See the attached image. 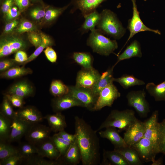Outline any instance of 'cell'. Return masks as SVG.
I'll list each match as a JSON object with an SVG mask.
<instances>
[{"label":"cell","instance_id":"6da1fadb","mask_svg":"<svg viewBox=\"0 0 165 165\" xmlns=\"http://www.w3.org/2000/svg\"><path fill=\"white\" fill-rule=\"evenodd\" d=\"M75 119V134L81 156L83 165H97L100 160L99 140L91 126L77 116Z\"/></svg>","mask_w":165,"mask_h":165},{"label":"cell","instance_id":"7a4b0ae2","mask_svg":"<svg viewBox=\"0 0 165 165\" xmlns=\"http://www.w3.org/2000/svg\"><path fill=\"white\" fill-rule=\"evenodd\" d=\"M137 119L135 116V112L133 110H113L96 131L97 132L109 127L118 128L119 132L125 131L134 123Z\"/></svg>","mask_w":165,"mask_h":165},{"label":"cell","instance_id":"3957f363","mask_svg":"<svg viewBox=\"0 0 165 165\" xmlns=\"http://www.w3.org/2000/svg\"><path fill=\"white\" fill-rule=\"evenodd\" d=\"M100 14V19L97 26V29L102 34L109 35L115 39H119L124 36L126 29L115 13L105 9Z\"/></svg>","mask_w":165,"mask_h":165},{"label":"cell","instance_id":"277c9868","mask_svg":"<svg viewBox=\"0 0 165 165\" xmlns=\"http://www.w3.org/2000/svg\"><path fill=\"white\" fill-rule=\"evenodd\" d=\"M98 29L91 31L87 40V45L93 51L100 55L108 56L118 48L117 42L104 36Z\"/></svg>","mask_w":165,"mask_h":165},{"label":"cell","instance_id":"5b68a950","mask_svg":"<svg viewBox=\"0 0 165 165\" xmlns=\"http://www.w3.org/2000/svg\"><path fill=\"white\" fill-rule=\"evenodd\" d=\"M28 44L23 38L16 35H6L0 41V57L8 56L18 51L24 50Z\"/></svg>","mask_w":165,"mask_h":165},{"label":"cell","instance_id":"8992f818","mask_svg":"<svg viewBox=\"0 0 165 165\" xmlns=\"http://www.w3.org/2000/svg\"><path fill=\"white\" fill-rule=\"evenodd\" d=\"M145 96L144 90H132L126 95L128 105L133 107L141 118L147 117L150 112L149 105L145 99Z\"/></svg>","mask_w":165,"mask_h":165},{"label":"cell","instance_id":"52a82bcc","mask_svg":"<svg viewBox=\"0 0 165 165\" xmlns=\"http://www.w3.org/2000/svg\"><path fill=\"white\" fill-rule=\"evenodd\" d=\"M68 94L75 98L84 105V108L93 111L98 96L95 95L91 89L75 86H69Z\"/></svg>","mask_w":165,"mask_h":165},{"label":"cell","instance_id":"ba28073f","mask_svg":"<svg viewBox=\"0 0 165 165\" xmlns=\"http://www.w3.org/2000/svg\"><path fill=\"white\" fill-rule=\"evenodd\" d=\"M131 1L133 6V15L128 21L127 26L130 33L124 46L136 34L141 32L149 31L159 35L161 34L159 30L151 29L144 24L140 18L136 0H131Z\"/></svg>","mask_w":165,"mask_h":165},{"label":"cell","instance_id":"9c48e42d","mask_svg":"<svg viewBox=\"0 0 165 165\" xmlns=\"http://www.w3.org/2000/svg\"><path fill=\"white\" fill-rule=\"evenodd\" d=\"M131 146L137 152L142 160L145 162H153L156 155L159 153L154 143L145 137Z\"/></svg>","mask_w":165,"mask_h":165},{"label":"cell","instance_id":"30bf717a","mask_svg":"<svg viewBox=\"0 0 165 165\" xmlns=\"http://www.w3.org/2000/svg\"><path fill=\"white\" fill-rule=\"evenodd\" d=\"M120 96V93L113 82L111 83L100 92L93 111L100 110L106 106L111 107L114 101Z\"/></svg>","mask_w":165,"mask_h":165},{"label":"cell","instance_id":"8fae6325","mask_svg":"<svg viewBox=\"0 0 165 165\" xmlns=\"http://www.w3.org/2000/svg\"><path fill=\"white\" fill-rule=\"evenodd\" d=\"M52 131L49 127L36 123L32 125L24 136L27 141L37 146L50 138Z\"/></svg>","mask_w":165,"mask_h":165},{"label":"cell","instance_id":"7c38bea8","mask_svg":"<svg viewBox=\"0 0 165 165\" xmlns=\"http://www.w3.org/2000/svg\"><path fill=\"white\" fill-rule=\"evenodd\" d=\"M101 75L94 68L82 69L78 72L75 86L91 89L97 82Z\"/></svg>","mask_w":165,"mask_h":165},{"label":"cell","instance_id":"4fadbf2b","mask_svg":"<svg viewBox=\"0 0 165 165\" xmlns=\"http://www.w3.org/2000/svg\"><path fill=\"white\" fill-rule=\"evenodd\" d=\"M145 130V124L138 119L125 131L123 138L126 144L132 146L144 137Z\"/></svg>","mask_w":165,"mask_h":165},{"label":"cell","instance_id":"5bb4252c","mask_svg":"<svg viewBox=\"0 0 165 165\" xmlns=\"http://www.w3.org/2000/svg\"><path fill=\"white\" fill-rule=\"evenodd\" d=\"M33 124L22 119L16 116L12 120L11 132L7 142L10 143L20 140L25 136Z\"/></svg>","mask_w":165,"mask_h":165},{"label":"cell","instance_id":"9a60e30c","mask_svg":"<svg viewBox=\"0 0 165 165\" xmlns=\"http://www.w3.org/2000/svg\"><path fill=\"white\" fill-rule=\"evenodd\" d=\"M52 105L53 111L56 112L74 107H84L81 102L68 94L60 97H55L52 100Z\"/></svg>","mask_w":165,"mask_h":165},{"label":"cell","instance_id":"2e32d148","mask_svg":"<svg viewBox=\"0 0 165 165\" xmlns=\"http://www.w3.org/2000/svg\"><path fill=\"white\" fill-rule=\"evenodd\" d=\"M158 115V111L155 110L151 116L144 122L145 130L143 137L151 141L159 150L157 142Z\"/></svg>","mask_w":165,"mask_h":165},{"label":"cell","instance_id":"e0dca14e","mask_svg":"<svg viewBox=\"0 0 165 165\" xmlns=\"http://www.w3.org/2000/svg\"><path fill=\"white\" fill-rule=\"evenodd\" d=\"M106 0H71L73 6L72 13L77 10H79L82 16L86 15L96 10V9Z\"/></svg>","mask_w":165,"mask_h":165},{"label":"cell","instance_id":"ac0fdd59","mask_svg":"<svg viewBox=\"0 0 165 165\" xmlns=\"http://www.w3.org/2000/svg\"><path fill=\"white\" fill-rule=\"evenodd\" d=\"M16 114L20 119L32 124L39 123L44 119L41 113L31 106L22 107L16 112Z\"/></svg>","mask_w":165,"mask_h":165},{"label":"cell","instance_id":"d6986e66","mask_svg":"<svg viewBox=\"0 0 165 165\" xmlns=\"http://www.w3.org/2000/svg\"><path fill=\"white\" fill-rule=\"evenodd\" d=\"M37 146L38 154L42 157H46L52 160H57L61 157L51 137Z\"/></svg>","mask_w":165,"mask_h":165},{"label":"cell","instance_id":"ffe728a7","mask_svg":"<svg viewBox=\"0 0 165 165\" xmlns=\"http://www.w3.org/2000/svg\"><path fill=\"white\" fill-rule=\"evenodd\" d=\"M119 130H117L116 128L109 127L105 128L104 130L99 131L98 134L101 138L109 140L114 148L127 146L123 138L119 134Z\"/></svg>","mask_w":165,"mask_h":165},{"label":"cell","instance_id":"44dd1931","mask_svg":"<svg viewBox=\"0 0 165 165\" xmlns=\"http://www.w3.org/2000/svg\"><path fill=\"white\" fill-rule=\"evenodd\" d=\"M63 160H59L61 164L77 165L81 161V156L76 139L72 143L66 154L63 156Z\"/></svg>","mask_w":165,"mask_h":165},{"label":"cell","instance_id":"7402d4cb","mask_svg":"<svg viewBox=\"0 0 165 165\" xmlns=\"http://www.w3.org/2000/svg\"><path fill=\"white\" fill-rule=\"evenodd\" d=\"M47 121L52 131L58 133L64 130L67 125L65 117L60 112L52 114H48L44 117Z\"/></svg>","mask_w":165,"mask_h":165},{"label":"cell","instance_id":"603a6c76","mask_svg":"<svg viewBox=\"0 0 165 165\" xmlns=\"http://www.w3.org/2000/svg\"><path fill=\"white\" fill-rule=\"evenodd\" d=\"M114 150L121 154L130 165H142L143 162L137 152L132 147L127 145L125 147L114 148Z\"/></svg>","mask_w":165,"mask_h":165},{"label":"cell","instance_id":"cb8c5ba5","mask_svg":"<svg viewBox=\"0 0 165 165\" xmlns=\"http://www.w3.org/2000/svg\"><path fill=\"white\" fill-rule=\"evenodd\" d=\"M101 165H130L124 157L115 151L104 150Z\"/></svg>","mask_w":165,"mask_h":165},{"label":"cell","instance_id":"d4e9b609","mask_svg":"<svg viewBox=\"0 0 165 165\" xmlns=\"http://www.w3.org/2000/svg\"><path fill=\"white\" fill-rule=\"evenodd\" d=\"M114 67L108 68L103 72L97 82L91 89L93 93L98 97L100 92L109 84L114 82L113 70Z\"/></svg>","mask_w":165,"mask_h":165},{"label":"cell","instance_id":"484cf974","mask_svg":"<svg viewBox=\"0 0 165 165\" xmlns=\"http://www.w3.org/2000/svg\"><path fill=\"white\" fill-rule=\"evenodd\" d=\"M142 53L140 43L137 40L133 41L126 49L125 50L117 57V61L113 65L115 66L120 61L133 57L141 58Z\"/></svg>","mask_w":165,"mask_h":165},{"label":"cell","instance_id":"4316f807","mask_svg":"<svg viewBox=\"0 0 165 165\" xmlns=\"http://www.w3.org/2000/svg\"><path fill=\"white\" fill-rule=\"evenodd\" d=\"M34 92L33 87L26 81L18 82L9 88L8 94H15L23 98L31 96Z\"/></svg>","mask_w":165,"mask_h":165},{"label":"cell","instance_id":"83f0119b","mask_svg":"<svg viewBox=\"0 0 165 165\" xmlns=\"http://www.w3.org/2000/svg\"><path fill=\"white\" fill-rule=\"evenodd\" d=\"M100 13L96 10L85 16L84 21L82 25L80 30L82 32L84 33L89 31H91L95 30L100 20Z\"/></svg>","mask_w":165,"mask_h":165},{"label":"cell","instance_id":"f1b7e54d","mask_svg":"<svg viewBox=\"0 0 165 165\" xmlns=\"http://www.w3.org/2000/svg\"><path fill=\"white\" fill-rule=\"evenodd\" d=\"M146 89L156 101H165V80L158 85L152 82L148 83Z\"/></svg>","mask_w":165,"mask_h":165},{"label":"cell","instance_id":"f546056e","mask_svg":"<svg viewBox=\"0 0 165 165\" xmlns=\"http://www.w3.org/2000/svg\"><path fill=\"white\" fill-rule=\"evenodd\" d=\"M74 61L84 69L92 68L94 58L91 54L88 52H75L72 55Z\"/></svg>","mask_w":165,"mask_h":165},{"label":"cell","instance_id":"4dcf8cb0","mask_svg":"<svg viewBox=\"0 0 165 165\" xmlns=\"http://www.w3.org/2000/svg\"><path fill=\"white\" fill-rule=\"evenodd\" d=\"M119 83L124 89H127L135 86L143 85L145 84L142 80L138 79L133 75L125 74L118 78H114V82Z\"/></svg>","mask_w":165,"mask_h":165},{"label":"cell","instance_id":"1f68e13d","mask_svg":"<svg viewBox=\"0 0 165 165\" xmlns=\"http://www.w3.org/2000/svg\"><path fill=\"white\" fill-rule=\"evenodd\" d=\"M32 71L29 68L15 66L4 72H1V78L12 79L18 78L28 74H31Z\"/></svg>","mask_w":165,"mask_h":165},{"label":"cell","instance_id":"d6a6232c","mask_svg":"<svg viewBox=\"0 0 165 165\" xmlns=\"http://www.w3.org/2000/svg\"><path fill=\"white\" fill-rule=\"evenodd\" d=\"M69 5L70 4L61 8L47 6L44 18L41 24L50 23L55 21Z\"/></svg>","mask_w":165,"mask_h":165},{"label":"cell","instance_id":"836d02e7","mask_svg":"<svg viewBox=\"0 0 165 165\" xmlns=\"http://www.w3.org/2000/svg\"><path fill=\"white\" fill-rule=\"evenodd\" d=\"M12 121L0 113V141L7 142L11 132Z\"/></svg>","mask_w":165,"mask_h":165},{"label":"cell","instance_id":"e575fe53","mask_svg":"<svg viewBox=\"0 0 165 165\" xmlns=\"http://www.w3.org/2000/svg\"><path fill=\"white\" fill-rule=\"evenodd\" d=\"M17 148L19 153L24 159V161L38 154L37 146L28 141L20 143Z\"/></svg>","mask_w":165,"mask_h":165},{"label":"cell","instance_id":"d590c367","mask_svg":"<svg viewBox=\"0 0 165 165\" xmlns=\"http://www.w3.org/2000/svg\"><path fill=\"white\" fill-rule=\"evenodd\" d=\"M50 91L55 97H60L68 94L69 87L61 80H55L53 81L51 83Z\"/></svg>","mask_w":165,"mask_h":165},{"label":"cell","instance_id":"8d00e7d4","mask_svg":"<svg viewBox=\"0 0 165 165\" xmlns=\"http://www.w3.org/2000/svg\"><path fill=\"white\" fill-rule=\"evenodd\" d=\"M19 153L17 148L7 142L0 141V161Z\"/></svg>","mask_w":165,"mask_h":165},{"label":"cell","instance_id":"74e56055","mask_svg":"<svg viewBox=\"0 0 165 165\" xmlns=\"http://www.w3.org/2000/svg\"><path fill=\"white\" fill-rule=\"evenodd\" d=\"M24 163L30 165H61L59 160H47L38 154H36L26 160Z\"/></svg>","mask_w":165,"mask_h":165},{"label":"cell","instance_id":"f35d334b","mask_svg":"<svg viewBox=\"0 0 165 165\" xmlns=\"http://www.w3.org/2000/svg\"><path fill=\"white\" fill-rule=\"evenodd\" d=\"M47 6L42 3L40 5L32 8L29 11L30 16L33 20L41 24L45 15Z\"/></svg>","mask_w":165,"mask_h":165},{"label":"cell","instance_id":"ab89813d","mask_svg":"<svg viewBox=\"0 0 165 165\" xmlns=\"http://www.w3.org/2000/svg\"><path fill=\"white\" fill-rule=\"evenodd\" d=\"M53 44V41L50 38L44 34L42 43L36 48L35 51L28 57L27 60L22 64L24 65L33 61L40 55L44 49L49 46H51Z\"/></svg>","mask_w":165,"mask_h":165},{"label":"cell","instance_id":"60d3db41","mask_svg":"<svg viewBox=\"0 0 165 165\" xmlns=\"http://www.w3.org/2000/svg\"><path fill=\"white\" fill-rule=\"evenodd\" d=\"M51 138L56 148L60 152L61 157L64 156L72 143L65 141L57 133L54 134Z\"/></svg>","mask_w":165,"mask_h":165},{"label":"cell","instance_id":"b9f144b4","mask_svg":"<svg viewBox=\"0 0 165 165\" xmlns=\"http://www.w3.org/2000/svg\"><path fill=\"white\" fill-rule=\"evenodd\" d=\"M157 142L159 153L165 155V119L158 122Z\"/></svg>","mask_w":165,"mask_h":165},{"label":"cell","instance_id":"7bdbcfd3","mask_svg":"<svg viewBox=\"0 0 165 165\" xmlns=\"http://www.w3.org/2000/svg\"><path fill=\"white\" fill-rule=\"evenodd\" d=\"M12 105L5 96L2 103L0 113L11 121L16 116V112L13 110Z\"/></svg>","mask_w":165,"mask_h":165},{"label":"cell","instance_id":"ee69618b","mask_svg":"<svg viewBox=\"0 0 165 165\" xmlns=\"http://www.w3.org/2000/svg\"><path fill=\"white\" fill-rule=\"evenodd\" d=\"M37 28L33 22L27 20L22 19L15 29V32L18 34H21L25 32H30L37 31Z\"/></svg>","mask_w":165,"mask_h":165},{"label":"cell","instance_id":"f6af8a7d","mask_svg":"<svg viewBox=\"0 0 165 165\" xmlns=\"http://www.w3.org/2000/svg\"><path fill=\"white\" fill-rule=\"evenodd\" d=\"M37 31L28 32V34L29 41L36 48L42 43L45 34L42 32H38Z\"/></svg>","mask_w":165,"mask_h":165},{"label":"cell","instance_id":"bcb514c9","mask_svg":"<svg viewBox=\"0 0 165 165\" xmlns=\"http://www.w3.org/2000/svg\"><path fill=\"white\" fill-rule=\"evenodd\" d=\"M24 161L23 156L19 153L0 161V165H17Z\"/></svg>","mask_w":165,"mask_h":165},{"label":"cell","instance_id":"7dc6e473","mask_svg":"<svg viewBox=\"0 0 165 165\" xmlns=\"http://www.w3.org/2000/svg\"><path fill=\"white\" fill-rule=\"evenodd\" d=\"M5 96L14 107L21 108L24 104V98L15 94H6Z\"/></svg>","mask_w":165,"mask_h":165},{"label":"cell","instance_id":"c3c4849f","mask_svg":"<svg viewBox=\"0 0 165 165\" xmlns=\"http://www.w3.org/2000/svg\"><path fill=\"white\" fill-rule=\"evenodd\" d=\"M22 12L14 4L4 16L6 21L7 22L16 19Z\"/></svg>","mask_w":165,"mask_h":165},{"label":"cell","instance_id":"681fc988","mask_svg":"<svg viewBox=\"0 0 165 165\" xmlns=\"http://www.w3.org/2000/svg\"><path fill=\"white\" fill-rule=\"evenodd\" d=\"M20 21L17 18L7 22L4 27L3 34L7 35H9L15 31L18 26Z\"/></svg>","mask_w":165,"mask_h":165},{"label":"cell","instance_id":"f907efd6","mask_svg":"<svg viewBox=\"0 0 165 165\" xmlns=\"http://www.w3.org/2000/svg\"><path fill=\"white\" fill-rule=\"evenodd\" d=\"M18 63L14 59H6L1 60L0 62V71L2 72L15 66Z\"/></svg>","mask_w":165,"mask_h":165},{"label":"cell","instance_id":"816d5d0a","mask_svg":"<svg viewBox=\"0 0 165 165\" xmlns=\"http://www.w3.org/2000/svg\"><path fill=\"white\" fill-rule=\"evenodd\" d=\"M44 52L47 59L51 63L56 62L57 59V55L56 52L50 46L46 48Z\"/></svg>","mask_w":165,"mask_h":165},{"label":"cell","instance_id":"f5cc1de1","mask_svg":"<svg viewBox=\"0 0 165 165\" xmlns=\"http://www.w3.org/2000/svg\"><path fill=\"white\" fill-rule=\"evenodd\" d=\"M56 133L64 140L71 143L74 142L76 139V135L75 134H70L65 131L64 130Z\"/></svg>","mask_w":165,"mask_h":165},{"label":"cell","instance_id":"db71d44e","mask_svg":"<svg viewBox=\"0 0 165 165\" xmlns=\"http://www.w3.org/2000/svg\"><path fill=\"white\" fill-rule=\"evenodd\" d=\"M15 4L14 0H2L1 6L2 13L5 15L8 11Z\"/></svg>","mask_w":165,"mask_h":165},{"label":"cell","instance_id":"11a10c76","mask_svg":"<svg viewBox=\"0 0 165 165\" xmlns=\"http://www.w3.org/2000/svg\"><path fill=\"white\" fill-rule=\"evenodd\" d=\"M15 4L19 9L24 11L32 5L30 0H14Z\"/></svg>","mask_w":165,"mask_h":165},{"label":"cell","instance_id":"9f6ffc18","mask_svg":"<svg viewBox=\"0 0 165 165\" xmlns=\"http://www.w3.org/2000/svg\"><path fill=\"white\" fill-rule=\"evenodd\" d=\"M28 58L26 53L23 50H20L16 52L14 59L16 62L22 64Z\"/></svg>","mask_w":165,"mask_h":165},{"label":"cell","instance_id":"6f0895ef","mask_svg":"<svg viewBox=\"0 0 165 165\" xmlns=\"http://www.w3.org/2000/svg\"><path fill=\"white\" fill-rule=\"evenodd\" d=\"M163 164V162L162 159H159L157 160H156V159L153 162H152V163L151 165H162Z\"/></svg>","mask_w":165,"mask_h":165},{"label":"cell","instance_id":"680465c9","mask_svg":"<svg viewBox=\"0 0 165 165\" xmlns=\"http://www.w3.org/2000/svg\"><path fill=\"white\" fill-rule=\"evenodd\" d=\"M30 1L34 3L42 2V0H30Z\"/></svg>","mask_w":165,"mask_h":165}]
</instances>
